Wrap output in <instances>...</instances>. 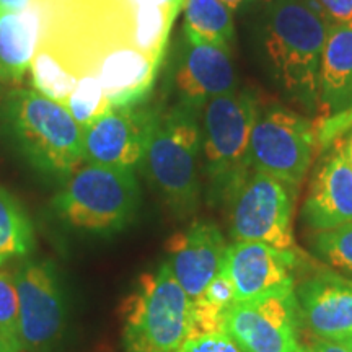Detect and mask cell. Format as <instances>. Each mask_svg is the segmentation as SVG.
<instances>
[{"mask_svg": "<svg viewBox=\"0 0 352 352\" xmlns=\"http://www.w3.org/2000/svg\"><path fill=\"white\" fill-rule=\"evenodd\" d=\"M329 33L327 20L307 0H272L263 44L271 76L290 100L308 111L318 107L320 65Z\"/></svg>", "mask_w": 352, "mask_h": 352, "instance_id": "1", "label": "cell"}, {"mask_svg": "<svg viewBox=\"0 0 352 352\" xmlns=\"http://www.w3.org/2000/svg\"><path fill=\"white\" fill-rule=\"evenodd\" d=\"M199 108L182 101L165 113L157 109L140 162L148 182L178 219L189 217L199 208Z\"/></svg>", "mask_w": 352, "mask_h": 352, "instance_id": "2", "label": "cell"}, {"mask_svg": "<svg viewBox=\"0 0 352 352\" xmlns=\"http://www.w3.org/2000/svg\"><path fill=\"white\" fill-rule=\"evenodd\" d=\"M3 120L26 160L43 173L69 178L83 162V127L64 104L41 91H13Z\"/></svg>", "mask_w": 352, "mask_h": 352, "instance_id": "3", "label": "cell"}, {"mask_svg": "<svg viewBox=\"0 0 352 352\" xmlns=\"http://www.w3.org/2000/svg\"><path fill=\"white\" fill-rule=\"evenodd\" d=\"M259 111L250 90H233L209 100L202 120V155L212 204H228L250 176V139Z\"/></svg>", "mask_w": 352, "mask_h": 352, "instance_id": "4", "label": "cell"}, {"mask_svg": "<svg viewBox=\"0 0 352 352\" xmlns=\"http://www.w3.org/2000/svg\"><path fill=\"white\" fill-rule=\"evenodd\" d=\"M121 315L126 352H176L191 329V298L162 263L139 277Z\"/></svg>", "mask_w": 352, "mask_h": 352, "instance_id": "5", "label": "cell"}, {"mask_svg": "<svg viewBox=\"0 0 352 352\" xmlns=\"http://www.w3.org/2000/svg\"><path fill=\"white\" fill-rule=\"evenodd\" d=\"M140 202L134 170L87 164L69 176L52 208L69 226L109 233L129 226Z\"/></svg>", "mask_w": 352, "mask_h": 352, "instance_id": "6", "label": "cell"}, {"mask_svg": "<svg viewBox=\"0 0 352 352\" xmlns=\"http://www.w3.org/2000/svg\"><path fill=\"white\" fill-rule=\"evenodd\" d=\"M297 189L254 171L228 201L230 235L235 241H259L283 252H300L294 236Z\"/></svg>", "mask_w": 352, "mask_h": 352, "instance_id": "7", "label": "cell"}, {"mask_svg": "<svg viewBox=\"0 0 352 352\" xmlns=\"http://www.w3.org/2000/svg\"><path fill=\"white\" fill-rule=\"evenodd\" d=\"M315 148L310 120L280 104L258 111L250 139V164L254 171L297 189L310 170Z\"/></svg>", "mask_w": 352, "mask_h": 352, "instance_id": "8", "label": "cell"}, {"mask_svg": "<svg viewBox=\"0 0 352 352\" xmlns=\"http://www.w3.org/2000/svg\"><path fill=\"white\" fill-rule=\"evenodd\" d=\"M300 308L296 287L235 303L226 331L243 352H300Z\"/></svg>", "mask_w": 352, "mask_h": 352, "instance_id": "9", "label": "cell"}, {"mask_svg": "<svg viewBox=\"0 0 352 352\" xmlns=\"http://www.w3.org/2000/svg\"><path fill=\"white\" fill-rule=\"evenodd\" d=\"M20 341L28 352L47 351L64 327V296L50 261H26L16 270Z\"/></svg>", "mask_w": 352, "mask_h": 352, "instance_id": "10", "label": "cell"}, {"mask_svg": "<svg viewBox=\"0 0 352 352\" xmlns=\"http://www.w3.org/2000/svg\"><path fill=\"white\" fill-rule=\"evenodd\" d=\"M157 109L139 103L108 109L83 127V162L90 165L138 168Z\"/></svg>", "mask_w": 352, "mask_h": 352, "instance_id": "11", "label": "cell"}, {"mask_svg": "<svg viewBox=\"0 0 352 352\" xmlns=\"http://www.w3.org/2000/svg\"><path fill=\"white\" fill-rule=\"evenodd\" d=\"M302 252H283L259 241H233L223 254L222 271L233 285L236 303L294 287Z\"/></svg>", "mask_w": 352, "mask_h": 352, "instance_id": "12", "label": "cell"}, {"mask_svg": "<svg viewBox=\"0 0 352 352\" xmlns=\"http://www.w3.org/2000/svg\"><path fill=\"white\" fill-rule=\"evenodd\" d=\"M300 320L320 340L341 342L352 334V280L315 271L296 289Z\"/></svg>", "mask_w": 352, "mask_h": 352, "instance_id": "13", "label": "cell"}, {"mask_svg": "<svg viewBox=\"0 0 352 352\" xmlns=\"http://www.w3.org/2000/svg\"><path fill=\"white\" fill-rule=\"evenodd\" d=\"M227 245L220 228L210 220H195L166 243L168 266L188 297L196 300L222 271Z\"/></svg>", "mask_w": 352, "mask_h": 352, "instance_id": "14", "label": "cell"}, {"mask_svg": "<svg viewBox=\"0 0 352 352\" xmlns=\"http://www.w3.org/2000/svg\"><path fill=\"white\" fill-rule=\"evenodd\" d=\"M175 82L182 95V103L199 109L215 96L233 91L236 87V74L230 50L184 39Z\"/></svg>", "mask_w": 352, "mask_h": 352, "instance_id": "15", "label": "cell"}, {"mask_svg": "<svg viewBox=\"0 0 352 352\" xmlns=\"http://www.w3.org/2000/svg\"><path fill=\"white\" fill-rule=\"evenodd\" d=\"M302 217L316 232L352 223V168L336 148L316 170Z\"/></svg>", "mask_w": 352, "mask_h": 352, "instance_id": "16", "label": "cell"}, {"mask_svg": "<svg viewBox=\"0 0 352 352\" xmlns=\"http://www.w3.org/2000/svg\"><path fill=\"white\" fill-rule=\"evenodd\" d=\"M318 104L327 116L352 108V28L329 26L320 65Z\"/></svg>", "mask_w": 352, "mask_h": 352, "instance_id": "17", "label": "cell"}, {"mask_svg": "<svg viewBox=\"0 0 352 352\" xmlns=\"http://www.w3.org/2000/svg\"><path fill=\"white\" fill-rule=\"evenodd\" d=\"M41 16L32 2L19 13H0V72L6 82H20L32 69L39 41Z\"/></svg>", "mask_w": 352, "mask_h": 352, "instance_id": "18", "label": "cell"}, {"mask_svg": "<svg viewBox=\"0 0 352 352\" xmlns=\"http://www.w3.org/2000/svg\"><path fill=\"white\" fill-rule=\"evenodd\" d=\"M184 39L230 50L235 38L232 12L220 0H184Z\"/></svg>", "mask_w": 352, "mask_h": 352, "instance_id": "19", "label": "cell"}, {"mask_svg": "<svg viewBox=\"0 0 352 352\" xmlns=\"http://www.w3.org/2000/svg\"><path fill=\"white\" fill-rule=\"evenodd\" d=\"M236 303L230 279L220 271L196 300L191 302V329L188 338L226 331L230 308Z\"/></svg>", "mask_w": 352, "mask_h": 352, "instance_id": "20", "label": "cell"}, {"mask_svg": "<svg viewBox=\"0 0 352 352\" xmlns=\"http://www.w3.org/2000/svg\"><path fill=\"white\" fill-rule=\"evenodd\" d=\"M33 246V226L25 209L10 192L0 188V266L30 254Z\"/></svg>", "mask_w": 352, "mask_h": 352, "instance_id": "21", "label": "cell"}, {"mask_svg": "<svg viewBox=\"0 0 352 352\" xmlns=\"http://www.w3.org/2000/svg\"><path fill=\"white\" fill-rule=\"evenodd\" d=\"M0 342L8 352H23L15 276L7 271H0Z\"/></svg>", "mask_w": 352, "mask_h": 352, "instance_id": "22", "label": "cell"}, {"mask_svg": "<svg viewBox=\"0 0 352 352\" xmlns=\"http://www.w3.org/2000/svg\"><path fill=\"white\" fill-rule=\"evenodd\" d=\"M314 250L329 266L352 274V223L316 232Z\"/></svg>", "mask_w": 352, "mask_h": 352, "instance_id": "23", "label": "cell"}, {"mask_svg": "<svg viewBox=\"0 0 352 352\" xmlns=\"http://www.w3.org/2000/svg\"><path fill=\"white\" fill-rule=\"evenodd\" d=\"M176 352H243L227 331L188 338Z\"/></svg>", "mask_w": 352, "mask_h": 352, "instance_id": "24", "label": "cell"}, {"mask_svg": "<svg viewBox=\"0 0 352 352\" xmlns=\"http://www.w3.org/2000/svg\"><path fill=\"white\" fill-rule=\"evenodd\" d=\"M329 26L352 28V0H307Z\"/></svg>", "mask_w": 352, "mask_h": 352, "instance_id": "25", "label": "cell"}, {"mask_svg": "<svg viewBox=\"0 0 352 352\" xmlns=\"http://www.w3.org/2000/svg\"><path fill=\"white\" fill-rule=\"evenodd\" d=\"M334 148L341 153V157L344 158L346 164L352 168V127L342 135V138H340L334 142Z\"/></svg>", "mask_w": 352, "mask_h": 352, "instance_id": "26", "label": "cell"}, {"mask_svg": "<svg viewBox=\"0 0 352 352\" xmlns=\"http://www.w3.org/2000/svg\"><path fill=\"white\" fill-rule=\"evenodd\" d=\"M308 351L310 352H351L344 344H341V342L324 341V340L316 341L314 346L308 347Z\"/></svg>", "mask_w": 352, "mask_h": 352, "instance_id": "27", "label": "cell"}, {"mask_svg": "<svg viewBox=\"0 0 352 352\" xmlns=\"http://www.w3.org/2000/svg\"><path fill=\"white\" fill-rule=\"evenodd\" d=\"M33 0H0V13H19L32 6Z\"/></svg>", "mask_w": 352, "mask_h": 352, "instance_id": "28", "label": "cell"}, {"mask_svg": "<svg viewBox=\"0 0 352 352\" xmlns=\"http://www.w3.org/2000/svg\"><path fill=\"white\" fill-rule=\"evenodd\" d=\"M220 2H222L230 12H239L243 7L252 6L254 0H220Z\"/></svg>", "mask_w": 352, "mask_h": 352, "instance_id": "29", "label": "cell"}, {"mask_svg": "<svg viewBox=\"0 0 352 352\" xmlns=\"http://www.w3.org/2000/svg\"><path fill=\"white\" fill-rule=\"evenodd\" d=\"M341 344H344V346L347 347V349H349V351L352 352V334H351L349 338H346L344 341H341Z\"/></svg>", "mask_w": 352, "mask_h": 352, "instance_id": "30", "label": "cell"}, {"mask_svg": "<svg viewBox=\"0 0 352 352\" xmlns=\"http://www.w3.org/2000/svg\"><path fill=\"white\" fill-rule=\"evenodd\" d=\"M0 352H8V351L6 349V347H3V344H2V342H0Z\"/></svg>", "mask_w": 352, "mask_h": 352, "instance_id": "31", "label": "cell"}, {"mask_svg": "<svg viewBox=\"0 0 352 352\" xmlns=\"http://www.w3.org/2000/svg\"><path fill=\"white\" fill-rule=\"evenodd\" d=\"M254 2H256V0H254ZM258 2H264V3H271L272 0H258Z\"/></svg>", "mask_w": 352, "mask_h": 352, "instance_id": "32", "label": "cell"}, {"mask_svg": "<svg viewBox=\"0 0 352 352\" xmlns=\"http://www.w3.org/2000/svg\"><path fill=\"white\" fill-rule=\"evenodd\" d=\"M0 82H3V77H2V72H0Z\"/></svg>", "mask_w": 352, "mask_h": 352, "instance_id": "33", "label": "cell"}, {"mask_svg": "<svg viewBox=\"0 0 352 352\" xmlns=\"http://www.w3.org/2000/svg\"><path fill=\"white\" fill-rule=\"evenodd\" d=\"M300 352H310V351H308V349H305V347H303V349H302Z\"/></svg>", "mask_w": 352, "mask_h": 352, "instance_id": "34", "label": "cell"}]
</instances>
